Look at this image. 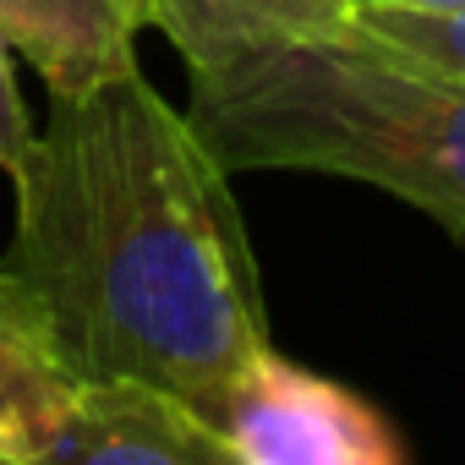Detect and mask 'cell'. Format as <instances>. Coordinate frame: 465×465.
I'll use <instances>...</instances> for the list:
<instances>
[{
  "instance_id": "cell-1",
  "label": "cell",
  "mask_w": 465,
  "mask_h": 465,
  "mask_svg": "<svg viewBox=\"0 0 465 465\" xmlns=\"http://www.w3.org/2000/svg\"><path fill=\"white\" fill-rule=\"evenodd\" d=\"M17 192L6 269L77 378H143L197 416L269 323L230 170L137 66L50 94Z\"/></svg>"
},
{
  "instance_id": "cell-2",
  "label": "cell",
  "mask_w": 465,
  "mask_h": 465,
  "mask_svg": "<svg viewBox=\"0 0 465 465\" xmlns=\"http://www.w3.org/2000/svg\"><path fill=\"white\" fill-rule=\"evenodd\" d=\"M186 121L230 175L367 181L465 236V77L340 34L192 72Z\"/></svg>"
},
{
  "instance_id": "cell-3",
  "label": "cell",
  "mask_w": 465,
  "mask_h": 465,
  "mask_svg": "<svg viewBox=\"0 0 465 465\" xmlns=\"http://www.w3.org/2000/svg\"><path fill=\"white\" fill-rule=\"evenodd\" d=\"M230 465H394L405 438L356 389L258 351L203 416Z\"/></svg>"
},
{
  "instance_id": "cell-4",
  "label": "cell",
  "mask_w": 465,
  "mask_h": 465,
  "mask_svg": "<svg viewBox=\"0 0 465 465\" xmlns=\"http://www.w3.org/2000/svg\"><path fill=\"white\" fill-rule=\"evenodd\" d=\"M28 465H230L213 427L143 378H77Z\"/></svg>"
},
{
  "instance_id": "cell-5",
  "label": "cell",
  "mask_w": 465,
  "mask_h": 465,
  "mask_svg": "<svg viewBox=\"0 0 465 465\" xmlns=\"http://www.w3.org/2000/svg\"><path fill=\"white\" fill-rule=\"evenodd\" d=\"M143 28H153L148 0H0V34L34 61L50 94L132 72Z\"/></svg>"
},
{
  "instance_id": "cell-6",
  "label": "cell",
  "mask_w": 465,
  "mask_h": 465,
  "mask_svg": "<svg viewBox=\"0 0 465 465\" xmlns=\"http://www.w3.org/2000/svg\"><path fill=\"white\" fill-rule=\"evenodd\" d=\"M153 28L175 45L186 72H213L274 45L340 39L351 0H148Z\"/></svg>"
},
{
  "instance_id": "cell-7",
  "label": "cell",
  "mask_w": 465,
  "mask_h": 465,
  "mask_svg": "<svg viewBox=\"0 0 465 465\" xmlns=\"http://www.w3.org/2000/svg\"><path fill=\"white\" fill-rule=\"evenodd\" d=\"M77 372L66 367L45 307L0 263V465H28L39 432L72 394Z\"/></svg>"
},
{
  "instance_id": "cell-8",
  "label": "cell",
  "mask_w": 465,
  "mask_h": 465,
  "mask_svg": "<svg viewBox=\"0 0 465 465\" xmlns=\"http://www.w3.org/2000/svg\"><path fill=\"white\" fill-rule=\"evenodd\" d=\"M351 39L378 45L389 55L421 61L432 72L465 77V6H432V12H411V6H361L345 23Z\"/></svg>"
},
{
  "instance_id": "cell-9",
  "label": "cell",
  "mask_w": 465,
  "mask_h": 465,
  "mask_svg": "<svg viewBox=\"0 0 465 465\" xmlns=\"http://www.w3.org/2000/svg\"><path fill=\"white\" fill-rule=\"evenodd\" d=\"M34 115L23 104V88H17V66H12V45L6 34H0V170H6V181H17L28 170V153H34Z\"/></svg>"
},
{
  "instance_id": "cell-10",
  "label": "cell",
  "mask_w": 465,
  "mask_h": 465,
  "mask_svg": "<svg viewBox=\"0 0 465 465\" xmlns=\"http://www.w3.org/2000/svg\"><path fill=\"white\" fill-rule=\"evenodd\" d=\"M361 6H411V12H432V6H465V0H351V12Z\"/></svg>"
}]
</instances>
